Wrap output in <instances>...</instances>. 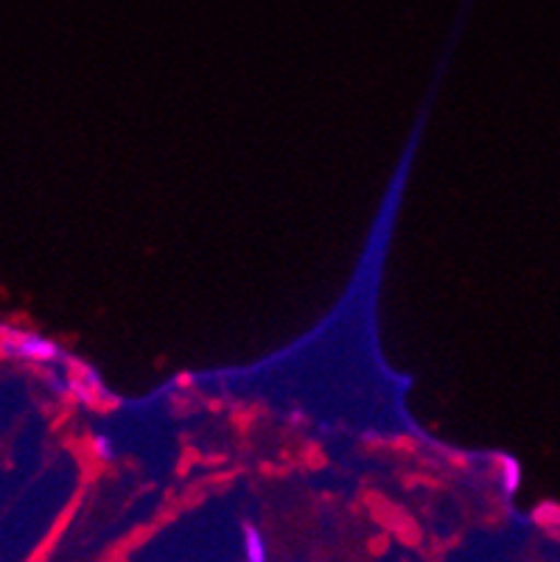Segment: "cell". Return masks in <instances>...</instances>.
<instances>
[{"label":"cell","instance_id":"obj_3","mask_svg":"<svg viewBox=\"0 0 560 562\" xmlns=\"http://www.w3.org/2000/svg\"><path fill=\"white\" fill-rule=\"evenodd\" d=\"M522 487V465L513 456H502L499 459V490L504 499H513Z\"/></svg>","mask_w":560,"mask_h":562},{"label":"cell","instance_id":"obj_4","mask_svg":"<svg viewBox=\"0 0 560 562\" xmlns=\"http://www.w3.org/2000/svg\"><path fill=\"white\" fill-rule=\"evenodd\" d=\"M90 445H93V454H96L98 461H115V459H118V448H115V440H113V434H107V431H96V434H93V440H90Z\"/></svg>","mask_w":560,"mask_h":562},{"label":"cell","instance_id":"obj_2","mask_svg":"<svg viewBox=\"0 0 560 562\" xmlns=\"http://www.w3.org/2000/svg\"><path fill=\"white\" fill-rule=\"evenodd\" d=\"M242 546H244V562H269L267 537H264V531L255 524H244Z\"/></svg>","mask_w":560,"mask_h":562},{"label":"cell","instance_id":"obj_1","mask_svg":"<svg viewBox=\"0 0 560 562\" xmlns=\"http://www.w3.org/2000/svg\"><path fill=\"white\" fill-rule=\"evenodd\" d=\"M0 353L7 359L28 361V364H57L62 361V348L48 336L34 330H7L0 336Z\"/></svg>","mask_w":560,"mask_h":562}]
</instances>
